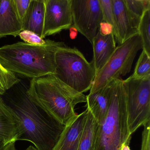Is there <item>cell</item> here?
Here are the masks:
<instances>
[{
	"label": "cell",
	"instance_id": "cell-1",
	"mask_svg": "<svg viewBox=\"0 0 150 150\" xmlns=\"http://www.w3.org/2000/svg\"><path fill=\"white\" fill-rule=\"evenodd\" d=\"M13 87L2 98L14 117L19 140L30 141L38 150H52L65 126L30 100L28 88L18 84Z\"/></svg>",
	"mask_w": 150,
	"mask_h": 150
},
{
	"label": "cell",
	"instance_id": "cell-2",
	"mask_svg": "<svg viewBox=\"0 0 150 150\" xmlns=\"http://www.w3.org/2000/svg\"><path fill=\"white\" fill-rule=\"evenodd\" d=\"M63 42L47 39L44 45L18 42L0 47V64L8 71L31 79L55 75L57 52Z\"/></svg>",
	"mask_w": 150,
	"mask_h": 150
},
{
	"label": "cell",
	"instance_id": "cell-3",
	"mask_svg": "<svg viewBox=\"0 0 150 150\" xmlns=\"http://www.w3.org/2000/svg\"><path fill=\"white\" fill-rule=\"evenodd\" d=\"M27 93L30 100L64 126L78 116L74 108L86 103V96L68 86L55 75L31 79Z\"/></svg>",
	"mask_w": 150,
	"mask_h": 150
},
{
	"label": "cell",
	"instance_id": "cell-4",
	"mask_svg": "<svg viewBox=\"0 0 150 150\" xmlns=\"http://www.w3.org/2000/svg\"><path fill=\"white\" fill-rule=\"evenodd\" d=\"M125 92L123 80H114L109 109L103 122L100 125L95 150H120L122 145L131 141Z\"/></svg>",
	"mask_w": 150,
	"mask_h": 150
},
{
	"label": "cell",
	"instance_id": "cell-5",
	"mask_svg": "<svg viewBox=\"0 0 150 150\" xmlns=\"http://www.w3.org/2000/svg\"><path fill=\"white\" fill-rule=\"evenodd\" d=\"M56 76L68 86L81 93L90 90L96 76L92 62L87 60L76 48H60L56 54Z\"/></svg>",
	"mask_w": 150,
	"mask_h": 150
},
{
	"label": "cell",
	"instance_id": "cell-6",
	"mask_svg": "<svg viewBox=\"0 0 150 150\" xmlns=\"http://www.w3.org/2000/svg\"><path fill=\"white\" fill-rule=\"evenodd\" d=\"M143 49L142 39L139 34L118 45L106 64L96 75L89 93L97 91L112 81L129 73L137 53Z\"/></svg>",
	"mask_w": 150,
	"mask_h": 150
},
{
	"label": "cell",
	"instance_id": "cell-7",
	"mask_svg": "<svg viewBox=\"0 0 150 150\" xmlns=\"http://www.w3.org/2000/svg\"><path fill=\"white\" fill-rule=\"evenodd\" d=\"M128 114V124L132 135L150 121V79H136L130 76L123 80Z\"/></svg>",
	"mask_w": 150,
	"mask_h": 150
},
{
	"label": "cell",
	"instance_id": "cell-8",
	"mask_svg": "<svg viewBox=\"0 0 150 150\" xmlns=\"http://www.w3.org/2000/svg\"><path fill=\"white\" fill-rule=\"evenodd\" d=\"M73 26L91 44L103 22L99 0H71Z\"/></svg>",
	"mask_w": 150,
	"mask_h": 150
},
{
	"label": "cell",
	"instance_id": "cell-9",
	"mask_svg": "<svg viewBox=\"0 0 150 150\" xmlns=\"http://www.w3.org/2000/svg\"><path fill=\"white\" fill-rule=\"evenodd\" d=\"M45 1L43 38L72 27L71 0H45Z\"/></svg>",
	"mask_w": 150,
	"mask_h": 150
},
{
	"label": "cell",
	"instance_id": "cell-10",
	"mask_svg": "<svg viewBox=\"0 0 150 150\" xmlns=\"http://www.w3.org/2000/svg\"><path fill=\"white\" fill-rule=\"evenodd\" d=\"M113 10V34L116 42L122 45L138 31L133 25L124 0H112Z\"/></svg>",
	"mask_w": 150,
	"mask_h": 150
},
{
	"label": "cell",
	"instance_id": "cell-11",
	"mask_svg": "<svg viewBox=\"0 0 150 150\" xmlns=\"http://www.w3.org/2000/svg\"><path fill=\"white\" fill-rule=\"evenodd\" d=\"M114 81L97 91L89 93L86 96L87 109L99 125L103 122L109 109Z\"/></svg>",
	"mask_w": 150,
	"mask_h": 150
},
{
	"label": "cell",
	"instance_id": "cell-12",
	"mask_svg": "<svg viewBox=\"0 0 150 150\" xmlns=\"http://www.w3.org/2000/svg\"><path fill=\"white\" fill-rule=\"evenodd\" d=\"M88 110L78 115L71 123L65 126L52 150H77L87 116Z\"/></svg>",
	"mask_w": 150,
	"mask_h": 150
},
{
	"label": "cell",
	"instance_id": "cell-13",
	"mask_svg": "<svg viewBox=\"0 0 150 150\" xmlns=\"http://www.w3.org/2000/svg\"><path fill=\"white\" fill-rule=\"evenodd\" d=\"M92 45L93 55L91 62L96 75L108 61L116 48L113 33L104 35L98 31Z\"/></svg>",
	"mask_w": 150,
	"mask_h": 150
},
{
	"label": "cell",
	"instance_id": "cell-14",
	"mask_svg": "<svg viewBox=\"0 0 150 150\" xmlns=\"http://www.w3.org/2000/svg\"><path fill=\"white\" fill-rule=\"evenodd\" d=\"M22 30L13 0H0V38L8 35L17 36Z\"/></svg>",
	"mask_w": 150,
	"mask_h": 150
},
{
	"label": "cell",
	"instance_id": "cell-15",
	"mask_svg": "<svg viewBox=\"0 0 150 150\" xmlns=\"http://www.w3.org/2000/svg\"><path fill=\"white\" fill-rule=\"evenodd\" d=\"M45 15V0H31L27 15L22 24L23 30L32 31L44 39Z\"/></svg>",
	"mask_w": 150,
	"mask_h": 150
},
{
	"label": "cell",
	"instance_id": "cell-16",
	"mask_svg": "<svg viewBox=\"0 0 150 150\" xmlns=\"http://www.w3.org/2000/svg\"><path fill=\"white\" fill-rule=\"evenodd\" d=\"M19 132L14 117L0 96V138L7 144L19 140Z\"/></svg>",
	"mask_w": 150,
	"mask_h": 150
},
{
	"label": "cell",
	"instance_id": "cell-17",
	"mask_svg": "<svg viewBox=\"0 0 150 150\" xmlns=\"http://www.w3.org/2000/svg\"><path fill=\"white\" fill-rule=\"evenodd\" d=\"M87 109L86 120L77 150H95L96 137L100 125L90 111Z\"/></svg>",
	"mask_w": 150,
	"mask_h": 150
},
{
	"label": "cell",
	"instance_id": "cell-18",
	"mask_svg": "<svg viewBox=\"0 0 150 150\" xmlns=\"http://www.w3.org/2000/svg\"><path fill=\"white\" fill-rule=\"evenodd\" d=\"M128 13L135 28L138 29L144 13L150 9V0H124Z\"/></svg>",
	"mask_w": 150,
	"mask_h": 150
},
{
	"label": "cell",
	"instance_id": "cell-19",
	"mask_svg": "<svg viewBox=\"0 0 150 150\" xmlns=\"http://www.w3.org/2000/svg\"><path fill=\"white\" fill-rule=\"evenodd\" d=\"M143 43V50L150 56V9L145 11L138 28Z\"/></svg>",
	"mask_w": 150,
	"mask_h": 150
},
{
	"label": "cell",
	"instance_id": "cell-20",
	"mask_svg": "<svg viewBox=\"0 0 150 150\" xmlns=\"http://www.w3.org/2000/svg\"><path fill=\"white\" fill-rule=\"evenodd\" d=\"M136 79H150V56L143 50L131 75Z\"/></svg>",
	"mask_w": 150,
	"mask_h": 150
},
{
	"label": "cell",
	"instance_id": "cell-21",
	"mask_svg": "<svg viewBox=\"0 0 150 150\" xmlns=\"http://www.w3.org/2000/svg\"><path fill=\"white\" fill-rule=\"evenodd\" d=\"M20 82L14 74L4 68L0 64V93L1 96Z\"/></svg>",
	"mask_w": 150,
	"mask_h": 150
},
{
	"label": "cell",
	"instance_id": "cell-22",
	"mask_svg": "<svg viewBox=\"0 0 150 150\" xmlns=\"http://www.w3.org/2000/svg\"><path fill=\"white\" fill-rule=\"evenodd\" d=\"M19 36L25 43L32 45H43L46 42V40H44L37 34L29 30H22Z\"/></svg>",
	"mask_w": 150,
	"mask_h": 150
},
{
	"label": "cell",
	"instance_id": "cell-23",
	"mask_svg": "<svg viewBox=\"0 0 150 150\" xmlns=\"http://www.w3.org/2000/svg\"><path fill=\"white\" fill-rule=\"evenodd\" d=\"M31 0H13L16 14L22 25L27 15Z\"/></svg>",
	"mask_w": 150,
	"mask_h": 150
},
{
	"label": "cell",
	"instance_id": "cell-24",
	"mask_svg": "<svg viewBox=\"0 0 150 150\" xmlns=\"http://www.w3.org/2000/svg\"><path fill=\"white\" fill-rule=\"evenodd\" d=\"M103 22L113 25V10L112 0H99Z\"/></svg>",
	"mask_w": 150,
	"mask_h": 150
},
{
	"label": "cell",
	"instance_id": "cell-25",
	"mask_svg": "<svg viewBox=\"0 0 150 150\" xmlns=\"http://www.w3.org/2000/svg\"><path fill=\"white\" fill-rule=\"evenodd\" d=\"M140 150H150V121L144 125Z\"/></svg>",
	"mask_w": 150,
	"mask_h": 150
},
{
	"label": "cell",
	"instance_id": "cell-26",
	"mask_svg": "<svg viewBox=\"0 0 150 150\" xmlns=\"http://www.w3.org/2000/svg\"><path fill=\"white\" fill-rule=\"evenodd\" d=\"M98 31L104 35H110L113 33V26L109 23L102 22L100 24Z\"/></svg>",
	"mask_w": 150,
	"mask_h": 150
},
{
	"label": "cell",
	"instance_id": "cell-27",
	"mask_svg": "<svg viewBox=\"0 0 150 150\" xmlns=\"http://www.w3.org/2000/svg\"><path fill=\"white\" fill-rule=\"evenodd\" d=\"M70 36L71 39H74L77 37L78 31L76 28L73 26L71 27L70 29Z\"/></svg>",
	"mask_w": 150,
	"mask_h": 150
},
{
	"label": "cell",
	"instance_id": "cell-28",
	"mask_svg": "<svg viewBox=\"0 0 150 150\" xmlns=\"http://www.w3.org/2000/svg\"><path fill=\"white\" fill-rule=\"evenodd\" d=\"M16 142H11L8 144L4 150H17L15 146Z\"/></svg>",
	"mask_w": 150,
	"mask_h": 150
},
{
	"label": "cell",
	"instance_id": "cell-29",
	"mask_svg": "<svg viewBox=\"0 0 150 150\" xmlns=\"http://www.w3.org/2000/svg\"><path fill=\"white\" fill-rule=\"evenodd\" d=\"M130 141H127L122 145L120 150H131L129 144Z\"/></svg>",
	"mask_w": 150,
	"mask_h": 150
},
{
	"label": "cell",
	"instance_id": "cell-30",
	"mask_svg": "<svg viewBox=\"0 0 150 150\" xmlns=\"http://www.w3.org/2000/svg\"><path fill=\"white\" fill-rule=\"evenodd\" d=\"M7 145L2 139L0 138V150H4Z\"/></svg>",
	"mask_w": 150,
	"mask_h": 150
},
{
	"label": "cell",
	"instance_id": "cell-31",
	"mask_svg": "<svg viewBox=\"0 0 150 150\" xmlns=\"http://www.w3.org/2000/svg\"><path fill=\"white\" fill-rule=\"evenodd\" d=\"M38 150L35 147L33 146L32 145L30 146L29 147H28L26 150Z\"/></svg>",
	"mask_w": 150,
	"mask_h": 150
},
{
	"label": "cell",
	"instance_id": "cell-32",
	"mask_svg": "<svg viewBox=\"0 0 150 150\" xmlns=\"http://www.w3.org/2000/svg\"><path fill=\"white\" fill-rule=\"evenodd\" d=\"M0 96H1V93H0Z\"/></svg>",
	"mask_w": 150,
	"mask_h": 150
},
{
	"label": "cell",
	"instance_id": "cell-33",
	"mask_svg": "<svg viewBox=\"0 0 150 150\" xmlns=\"http://www.w3.org/2000/svg\"></svg>",
	"mask_w": 150,
	"mask_h": 150
}]
</instances>
